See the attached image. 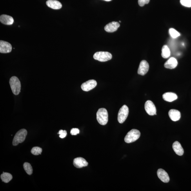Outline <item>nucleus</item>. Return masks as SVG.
Instances as JSON below:
<instances>
[{"instance_id":"obj_10","label":"nucleus","mask_w":191,"mask_h":191,"mask_svg":"<svg viewBox=\"0 0 191 191\" xmlns=\"http://www.w3.org/2000/svg\"><path fill=\"white\" fill-rule=\"evenodd\" d=\"M12 47L11 44L5 41H0V52L8 53L11 52Z\"/></svg>"},{"instance_id":"obj_11","label":"nucleus","mask_w":191,"mask_h":191,"mask_svg":"<svg viewBox=\"0 0 191 191\" xmlns=\"http://www.w3.org/2000/svg\"><path fill=\"white\" fill-rule=\"evenodd\" d=\"M73 165L76 168H81L87 166L88 163L85 159L79 157L74 159L73 161Z\"/></svg>"},{"instance_id":"obj_18","label":"nucleus","mask_w":191,"mask_h":191,"mask_svg":"<svg viewBox=\"0 0 191 191\" xmlns=\"http://www.w3.org/2000/svg\"><path fill=\"white\" fill-rule=\"evenodd\" d=\"M172 148L174 152L176 154L182 156L184 154V150L181 145V144L178 142L175 141L174 143L172 145Z\"/></svg>"},{"instance_id":"obj_19","label":"nucleus","mask_w":191,"mask_h":191,"mask_svg":"<svg viewBox=\"0 0 191 191\" xmlns=\"http://www.w3.org/2000/svg\"><path fill=\"white\" fill-rule=\"evenodd\" d=\"M163 97L164 100L168 102L174 101L178 98L176 94L171 92L165 93L163 95Z\"/></svg>"},{"instance_id":"obj_22","label":"nucleus","mask_w":191,"mask_h":191,"mask_svg":"<svg viewBox=\"0 0 191 191\" xmlns=\"http://www.w3.org/2000/svg\"><path fill=\"white\" fill-rule=\"evenodd\" d=\"M24 170L28 175H31L33 173V169L30 163H25L23 164Z\"/></svg>"},{"instance_id":"obj_25","label":"nucleus","mask_w":191,"mask_h":191,"mask_svg":"<svg viewBox=\"0 0 191 191\" xmlns=\"http://www.w3.org/2000/svg\"><path fill=\"white\" fill-rule=\"evenodd\" d=\"M182 5L187 7H191V0H181Z\"/></svg>"},{"instance_id":"obj_26","label":"nucleus","mask_w":191,"mask_h":191,"mask_svg":"<svg viewBox=\"0 0 191 191\" xmlns=\"http://www.w3.org/2000/svg\"><path fill=\"white\" fill-rule=\"evenodd\" d=\"M58 134L59 135V137L61 139H63L67 135V132L66 130H61L59 131Z\"/></svg>"},{"instance_id":"obj_9","label":"nucleus","mask_w":191,"mask_h":191,"mask_svg":"<svg viewBox=\"0 0 191 191\" xmlns=\"http://www.w3.org/2000/svg\"><path fill=\"white\" fill-rule=\"evenodd\" d=\"M149 69V65L148 62L146 60L141 62L138 70V74L142 75H145Z\"/></svg>"},{"instance_id":"obj_12","label":"nucleus","mask_w":191,"mask_h":191,"mask_svg":"<svg viewBox=\"0 0 191 191\" xmlns=\"http://www.w3.org/2000/svg\"><path fill=\"white\" fill-rule=\"evenodd\" d=\"M120 26L118 22L113 21L106 24L104 27V30L108 32H113L116 31Z\"/></svg>"},{"instance_id":"obj_6","label":"nucleus","mask_w":191,"mask_h":191,"mask_svg":"<svg viewBox=\"0 0 191 191\" xmlns=\"http://www.w3.org/2000/svg\"><path fill=\"white\" fill-rule=\"evenodd\" d=\"M128 108L126 105H124L120 109L117 116V120L120 123H123L125 121L128 117Z\"/></svg>"},{"instance_id":"obj_17","label":"nucleus","mask_w":191,"mask_h":191,"mask_svg":"<svg viewBox=\"0 0 191 191\" xmlns=\"http://www.w3.org/2000/svg\"><path fill=\"white\" fill-rule=\"evenodd\" d=\"M177 64V59L174 57H171L166 62L164 67L166 68L173 69L176 67Z\"/></svg>"},{"instance_id":"obj_2","label":"nucleus","mask_w":191,"mask_h":191,"mask_svg":"<svg viewBox=\"0 0 191 191\" xmlns=\"http://www.w3.org/2000/svg\"><path fill=\"white\" fill-rule=\"evenodd\" d=\"M9 83L13 94L16 95H18L20 92L21 88V82L19 79L16 77H12L10 79Z\"/></svg>"},{"instance_id":"obj_3","label":"nucleus","mask_w":191,"mask_h":191,"mask_svg":"<svg viewBox=\"0 0 191 191\" xmlns=\"http://www.w3.org/2000/svg\"><path fill=\"white\" fill-rule=\"evenodd\" d=\"M27 134V131L25 129H22L18 131L15 135L13 139V145L16 146L18 145L19 143H23L25 140Z\"/></svg>"},{"instance_id":"obj_29","label":"nucleus","mask_w":191,"mask_h":191,"mask_svg":"<svg viewBox=\"0 0 191 191\" xmlns=\"http://www.w3.org/2000/svg\"><path fill=\"white\" fill-rule=\"evenodd\" d=\"M104 1H107V2H109V1H111L112 0H104Z\"/></svg>"},{"instance_id":"obj_14","label":"nucleus","mask_w":191,"mask_h":191,"mask_svg":"<svg viewBox=\"0 0 191 191\" xmlns=\"http://www.w3.org/2000/svg\"><path fill=\"white\" fill-rule=\"evenodd\" d=\"M169 116L173 121H179L181 117V113L176 110H171L168 112Z\"/></svg>"},{"instance_id":"obj_30","label":"nucleus","mask_w":191,"mask_h":191,"mask_svg":"<svg viewBox=\"0 0 191 191\" xmlns=\"http://www.w3.org/2000/svg\"><path fill=\"white\" fill-rule=\"evenodd\" d=\"M120 23H121V21H119Z\"/></svg>"},{"instance_id":"obj_4","label":"nucleus","mask_w":191,"mask_h":191,"mask_svg":"<svg viewBox=\"0 0 191 191\" xmlns=\"http://www.w3.org/2000/svg\"><path fill=\"white\" fill-rule=\"evenodd\" d=\"M140 135L141 133L139 130L132 129L128 132L124 139V140L128 143L134 142L139 138Z\"/></svg>"},{"instance_id":"obj_20","label":"nucleus","mask_w":191,"mask_h":191,"mask_svg":"<svg viewBox=\"0 0 191 191\" xmlns=\"http://www.w3.org/2000/svg\"><path fill=\"white\" fill-rule=\"evenodd\" d=\"M170 49L166 45L163 46L162 49L161 56L164 59H167L170 56Z\"/></svg>"},{"instance_id":"obj_7","label":"nucleus","mask_w":191,"mask_h":191,"mask_svg":"<svg viewBox=\"0 0 191 191\" xmlns=\"http://www.w3.org/2000/svg\"><path fill=\"white\" fill-rule=\"evenodd\" d=\"M146 112L150 115H157L156 107L152 101L148 100L146 102L144 106Z\"/></svg>"},{"instance_id":"obj_28","label":"nucleus","mask_w":191,"mask_h":191,"mask_svg":"<svg viewBox=\"0 0 191 191\" xmlns=\"http://www.w3.org/2000/svg\"><path fill=\"white\" fill-rule=\"evenodd\" d=\"M79 133V130L77 128H73L70 131V134L72 135H76Z\"/></svg>"},{"instance_id":"obj_8","label":"nucleus","mask_w":191,"mask_h":191,"mask_svg":"<svg viewBox=\"0 0 191 191\" xmlns=\"http://www.w3.org/2000/svg\"><path fill=\"white\" fill-rule=\"evenodd\" d=\"M97 82L94 80H90L83 83L81 85L82 89L85 92H88L96 86Z\"/></svg>"},{"instance_id":"obj_23","label":"nucleus","mask_w":191,"mask_h":191,"mask_svg":"<svg viewBox=\"0 0 191 191\" xmlns=\"http://www.w3.org/2000/svg\"><path fill=\"white\" fill-rule=\"evenodd\" d=\"M169 34L173 38H176L180 35V34L174 28H171L169 30Z\"/></svg>"},{"instance_id":"obj_16","label":"nucleus","mask_w":191,"mask_h":191,"mask_svg":"<svg viewBox=\"0 0 191 191\" xmlns=\"http://www.w3.org/2000/svg\"><path fill=\"white\" fill-rule=\"evenodd\" d=\"M0 21L3 24L10 25L14 23V20L12 16L8 15H3L0 16Z\"/></svg>"},{"instance_id":"obj_5","label":"nucleus","mask_w":191,"mask_h":191,"mask_svg":"<svg viewBox=\"0 0 191 191\" xmlns=\"http://www.w3.org/2000/svg\"><path fill=\"white\" fill-rule=\"evenodd\" d=\"M94 58L99 61L103 62L110 60L112 59V55L108 52H99L95 53Z\"/></svg>"},{"instance_id":"obj_15","label":"nucleus","mask_w":191,"mask_h":191,"mask_svg":"<svg viewBox=\"0 0 191 191\" xmlns=\"http://www.w3.org/2000/svg\"><path fill=\"white\" fill-rule=\"evenodd\" d=\"M46 4L49 7L54 9H59L62 7V5L60 2L56 0H48L46 2Z\"/></svg>"},{"instance_id":"obj_24","label":"nucleus","mask_w":191,"mask_h":191,"mask_svg":"<svg viewBox=\"0 0 191 191\" xmlns=\"http://www.w3.org/2000/svg\"><path fill=\"white\" fill-rule=\"evenodd\" d=\"M42 152V148L38 146H35L32 148L31 153L33 155H38L41 154Z\"/></svg>"},{"instance_id":"obj_27","label":"nucleus","mask_w":191,"mask_h":191,"mask_svg":"<svg viewBox=\"0 0 191 191\" xmlns=\"http://www.w3.org/2000/svg\"><path fill=\"white\" fill-rule=\"evenodd\" d=\"M150 1V0H138V3L140 6H143L149 3Z\"/></svg>"},{"instance_id":"obj_13","label":"nucleus","mask_w":191,"mask_h":191,"mask_svg":"<svg viewBox=\"0 0 191 191\" xmlns=\"http://www.w3.org/2000/svg\"><path fill=\"white\" fill-rule=\"evenodd\" d=\"M157 176L164 183H168L170 181V177L165 171L162 169H159L157 171Z\"/></svg>"},{"instance_id":"obj_1","label":"nucleus","mask_w":191,"mask_h":191,"mask_svg":"<svg viewBox=\"0 0 191 191\" xmlns=\"http://www.w3.org/2000/svg\"><path fill=\"white\" fill-rule=\"evenodd\" d=\"M97 119L99 123L101 125H106L108 120V115L107 110L105 108L99 109L97 113Z\"/></svg>"},{"instance_id":"obj_21","label":"nucleus","mask_w":191,"mask_h":191,"mask_svg":"<svg viewBox=\"0 0 191 191\" xmlns=\"http://www.w3.org/2000/svg\"><path fill=\"white\" fill-rule=\"evenodd\" d=\"M1 178L2 181L8 183L12 180L13 176L12 175L8 173L3 172V174L1 175Z\"/></svg>"}]
</instances>
